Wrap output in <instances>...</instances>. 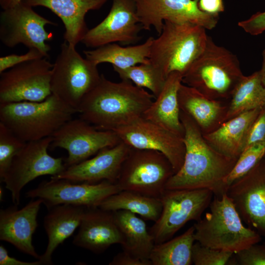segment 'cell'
<instances>
[{
    "mask_svg": "<svg viewBox=\"0 0 265 265\" xmlns=\"http://www.w3.org/2000/svg\"><path fill=\"white\" fill-rule=\"evenodd\" d=\"M26 142L0 122V178L1 181L17 153Z\"/></svg>",
    "mask_w": 265,
    "mask_h": 265,
    "instance_id": "cell-34",
    "label": "cell"
},
{
    "mask_svg": "<svg viewBox=\"0 0 265 265\" xmlns=\"http://www.w3.org/2000/svg\"><path fill=\"white\" fill-rule=\"evenodd\" d=\"M122 236L112 212L99 207L85 208L73 243L100 254L115 244H121Z\"/></svg>",
    "mask_w": 265,
    "mask_h": 265,
    "instance_id": "cell-21",
    "label": "cell"
},
{
    "mask_svg": "<svg viewBox=\"0 0 265 265\" xmlns=\"http://www.w3.org/2000/svg\"><path fill=\"white\" fill-rule=\"evenodd\" d=\"M47 57L40 50L35 48L29 49L25 54H9L0 58V73L20 64L34 59Z\"/></svg>",
    "mask_w": 265,
    "mask_h": 265,
    "instance_id": "cell-37",
    "label": "cell"
},
{
    "mask_svg": "<svg viewBox=\"0 0 265 265\" xmlns=\"http://www.w3.org/2000/svg\"><path fill=\"white\" fill-rule=\"evenodd\" d=\"M108 0H21L31 7L49 9L62 21L65 28L64 41L76 46L88 31L85 15L91 10L100 9Z\"/></svg>",
    "mask_w": 265,
    "mask_h": 265,
    "instance_id": "cell-22",
    "label": "cell"
},
{
    "mask_svg": "<svg viewBox=\"0 0 265 265\" xmlns=\"http://www.w3.org/2000/svg\"><path fill=\"white\" fill-rule=\"evenodd\" d=\"M265 105V87L259 71L248 76H244L232 93L224 122Z\"/></svg>",
    "mask_w": 265,
    "mask_h": 265,
    "instance_id": "cell-30",
    "label": "cell"
},
{
    "mask_svg": "<svg viewBox=\"0 0 265 265\" xmlns=\"http://www.w3.org/2000/svg\"><path fill=\"white\" fill-rule=\"evenodd\" d=\"M21 1V0H0V5L2 10L12 7Z\"/></svg>",
    "mask_w": 265,
    "mask_h": 265,
    "instance_id": "cell-43",
    "label": "cell"
},
{
    "mask_svg": "<svg viewBox=\"0 0 265 265\" xmlns=\"http://www.w3.org/2000/svg\"><path fill=\"white\" fill-rule=\"evenodd\" d=\"M113 68L121 80H129L138 87L148 89L155 98L161 91L166 79L150 61L125 69Z\"/></svg>",
    "mask_w": 265,
    "mask_h": 265,
    "instance_id": "cell-32",
    "label": "cell"
},
{
    "mask_svg": "<svg viewBox=\"0 0 265 265\" xmlns=\"http://www.w3.org/2000/svg\"><path fill=\"white\" fill-rule=\"evenodd\" d=\"M109 265H152L150 260L136 258L123 251L118 253L109 263Z\"/></svg>",
    "mask_w": 265,
    "mask_h": 265,
    "instance_id": "cell-40",
    "label": "cell"
},
{
    "mask_svg": "<svg viewBox=\"0 0 265 265\" xmlns=\"http://www.w3.org/2000/svg\"><path fill=\"white\" fill-rule=\"evenodd\" d=\"M226 194L243 223L265 238V157L232 183Z\"/></svg>",
    "mask_w": 265,
    "mask_h": 265,
    "instance_id": "cell-17",
    "label": "cell"
},
{
    "mask_svg": "<svg viewBox=\"0 0 265 265\" xmlns=\"http://www.w3.org/2000/svg\"><path fill=\"white\" fill-rule=\"evenodd\" d=\"M263 61L261 70L259 71L261 80L264 86L265 87V49L262 53Z\"/></svg>",
    "mask_w": 265,
    "mask_h": 265,
    "instance_id": "cell-44",
    "label": "cell"
},
{
    "mask_svg": "<svg viewBox=\"0 0 265 265\" xmlns=\"http://www.w3.org/2000/svg\"><path fill=\"white\" fill-rule=\"evenodd\" d=\"M40 260L34 262H25L12 257L2 245L0 246V265H41Z\"/></svg>",
    "mask_w": 265,
    "mask_h": 265,
    "instance_id": "cell-42",
    "label": "cell"
},
{
    "mask_svg": "<svg viewBox=\"0 0 265 265\" xmlns=\"http://www.w3.org/2000/svg\"><path fill=\"white\" fill-rule=\"evenodd\" d=\"M131 149L121 141L114 146L101 150L87 159L66 167L62 172L51 178L88 183L107 181L115 184Z\"/></svg>",
    "mask_w": 265,
    "mask_h": 265,
    "instance_id": "cell-19",
    "label": "cell"
},
{
    "mask_svg": "<svg viewBox=\"0 0 265 265\" xmlns=\"http://www.w3.org/2000/svg\"><path fill=\"white\" fill-rule=\"evenodd\" d=\"M47 25H57L21 1L0 12V40L6 47L13 48L22 44L28 49L40 50L49 57L51 48L47 42L53 38V34L46 31Z\"/></svg>",
    "mask_w": 265,
    "mask_h": 265,
    "instance_id": "cell-12",
    "label": "cell"
},
{
    "mask_svg": "<svg viewBox=\"0 0 265 265\" xmlns=\"http://www.w3.org/2000/svg\"><path fill=\"white\" fill-rule=\"evenodd\" d=\"M154 98L131 81L114 82L102 74L99 83L83 99L78 113L97 129L114 131L142 117Z\"/></svg>",
    "mask_w": 265,
    "mask_h": 265,
    "instance_id": "cell-2",
    "label": "cell"
},
{
    "mask_svg": "<svg viewBox=\"0 0 265 265\" xmlns=\"http://www.w3.org/2000/svg\"><path fill=\"white\" fill-rule=\"evenodd\" d=\"M120 191L116 184L107 181L88 183L51 178L28 191L26 196L40 199L48 209L61 204L91 208L99 207L105 200Z\"/></svg>",
    "mask_w": 265,
    "mask_h": 265,
    "instance_id": "cell-13",
    "label": "cell"
},
{
    "mask_svg": "<svg viewBox=\"0 0 265 265\" xmlns=\"http://www.w3.org/2000/svg\"><path fill=\"white\" fill-rule=\"evenodd\" d=\"M174 174L171 163L161 153L131 148L115 184L121 190L160 198Z\"/></svg>",
    "mask_w": 265,
    "mask_h": 265,
    "instance_id": "cell-8",
    "label": "cell"
},
{
    "mask_svg": "<svg viewBox=\"0 0 265 265\" xmlns=\"http://www.w3.org/2000/svg\"><path fill=\"white\" fill-rule=\"evenodd\" d=\"M262 107L244 112L223 122L214 131L203 134L204 138L222 154L238 159L245 149L251 125Z\"/></svg>",
    "mask_w": 265,
    "mask_h": 265,
    "instance_id": "cell-24",
    "label": "cell"
},
{
    "mask_svg": "<svg viewBox=\"0 0 265 265\" xmlns=\"http://www.w3.org/2000/svg\"><path fill=\"white\" fill-rule=\"evenodd\" d=\"M142 29L134 0H112L107 15L88 30L81 42L94 49L115 42L129 45L140 40Z\"/></svg>",
    "mask_w": 265,
    "mask_h": 265,
    "instance_id": "cell-18",
    "label": "cell"
},
{
    "mask_svg": "<svg viewBox=\"0 0 265 265\" xmlns=\"http://www.w3.org/2000/svg\"><path fill=\"white\" fill-rule=\"evenodd\" d=\"M154 37H149L144 43L134 46L122 47L110 43L83 51L86 58L97 65L109 63L112 67L125 69L150 62L151 47Z\"/></svg>",
    "mask_w": 265,
    "mask_h": 265,
    "instance_id": "cell-28",
    "label": "cell"
},
{
    "mask_svg": "<svg viewBox=\"0 0 265 265\" xmlns=\"http://www.w3.org/2000/svg\"><path fill=\"white\" fill-rule=\"evenodd\" d=\"M114 132L131 148L151 150L163 154L171 163L175 173L183 164L186 147L183 136L143 117Z\"/></svg>",
    "mask_w": 265,
    "mask_h": 265,
    "instance_id": "cell-15",
    "label": "cell"
},
{
    "mask_svg": "<svg viewBox=\"0 0 265 265\" xmlns=\"http://www.w3.org/2000/svg\"><path fill=\"white\" fill-rule=\"evenodd\" d=\"M238 26L252 35L261 34L265 31V11L256 13L248 19L239 22Z\"/></svg>",
    "mask_w": 265,
    "mask_h": 265,
    "instance_id": "cell-39",
    "label": "cell"
},
{
    "mask_svg": "<svg viewBox=\"0 0 265 265\" xmlns=\"http://www.w3.org/2000/svg\"><path fill=\"white\" fill-rule=\"evenodd\" d=\"M208 38L201 26L165 21L161 33L153 40L149 60L166 78L172 72L183 77L204 50Z\"/></svg>",
    "mask_w": 265,
    "mask_h": 265,
    "instance_id": "cell-6",
    "label": "cell"
},
{
    "mask_svg": "<svg viewBox=\"0 0 265 265\" xmlns=\"http://www.w3.org/2000/svg\"><path fill=\"white\" fill-rule=\"evenodd\" d=\"M112 212L122 236L121 245L123 251L136 258L150 260L155 243L144 221L136 214L127 211Z\"/></svg>",
    "mask_w": 265,
    "mask_h": 265,
    "instance_id": "cell-27",
    "label": "cell"
},
{
    "mask_svg": "<svg viewBox=\"0 0 265 265\" xmlns=\"http://www.w3.org/2000/svg\"><path fill=\"white\" fill-rule=\"evenodd\" d=\"M137 14L142 28L154 27L158 34L162 31L164 22L189 23L206 29L214 28L219 16L201 11L197 0H134Z\"/></svg>",
    "mask_w": 265,
    "mask_h": 265,
    "instance_id": "cell-16",
    "label": "cell"
},
{
    "mask_svg": "<svg viewBox=\"0 0 265 265\" xmlns=\"http://www.w3.org/2000/svg\"><path fill=\"white\" fill-rule=\"evenodd\" d=\"M52 137V147L67 152L66 167L87 159L101 150L121 141L114 131L98 129L80 118L68 121Z\"/></svg>",
    "mask_w": 265,
    "mask_h": 265,
    "instance_id": "cell-14",
    "label": "cell"
},
{
    "mask_svg": "<svg viewBox=\"0 0 265 265\" xmlns=\"http://www.w3.org/2000/svg\"><path fill=\"white\" fill-rule=\"evenodd\" d=\"M209 208L193 224L195 241L234 254L262 240L259 234L243 224L226 193L220 197L214 196Z\"/></svg>",
    "mask_w": 265,
    "mask_h": 265,
    "instance_id": "cell-3",
    "label": "cell"
},
{
    "mask_svg": "<svg viewBox=\"0 0 265 265\" xmlns=\"http://www.w3.org/2000/svg\"><path fill=\"white\" fill-rule=\"evenodd\" d=\"M183 76L172 72L167 77L164 86L143 115V117L184 136V129L180 119L178 92Z\"/></svg>",
    "mask_w": 265,
    "mask_h": 265,
    "instance_id": "cell-26",
    "label": "cell"
},
{
    "mask_svg": "<svg viewBox=\"0 0 265 265\" xmlns=\"http://www.w3.org/2000/svg\"><path fill=\"white\" fill-rule=\"evenodd\" d=\"M85 209L83 207L68 204L58 205L49 209L44 220L48 244L39 259L42 265L53 264V253L79 227Z\"/></svg>",
    "mask_w": 265,
    "mask_h": 265,
    "instance_id": "cell-25",
    "label": "cell"
},
{
    "mask_svg": "<svg viewBox=\"0 0 265 265\" xmlns=\"http://www.w3.org/2000/svg\"><path fill=\"white\" fill-rule=\"evenodd\" d=\"M36 199L20 209L12 207L0 210V239L39 260L40 255L32 244V236L38 226L37 217L43 202Z\"/></svg>",
    "mask_w": 265,
    "mask_h": 265,
    "instance_id": "cell-20",
    "label": "cell"
},
{
    "mask_svg": "<svg viewBox=\"0 0 265 265\" xmlns=\"http://www.w3.org/2000/svg\"><path fill=\"white\" fill-rule=\"evenodd\" d=\"M0 201L2 200V197H3V191L1 190V188H0Z\"/></svg>",
    "mask_w": 265,
    "mask_h": 265,
    "instance_id": "cell-45",
    "label": "cell"
},
{
    "mask_svg": "<svg viewBox=\"0 0 265 265\" xmlns=\"http://www.w3.org/2000/svg\"><path fill=\"white\" fill-rule=\"evenodd\" d=\"M186 152L183 165L167 182L165 189H208L221 197L227 190L224 180L238 159L225 156L206 140L187 115L180 110Z\"/></svg>",
    "mask_w": 265,
    "mask_h": 265,
    "instance_id": "cell-1",
    "label": "cell"
},
{
    "mask_svg": "<svg viewBox=\"0 0 265 265\" xmlns=\"http://www.w3.org/2000/svg\"><path fill=\"white\" fill-rule=\"evenodd\" d=\"M76 113L52 94L41 102L0 103V122L26 142L51 136Z\"/></svg>",
    "mask_w": 265,
    "mask_h": 265,
    "instance_id": "cell-5",
    "label": "cell"
},
{
    "mask_svg": "<svg viewBox=\"0 0 265 265\" xmlns=\"http://www.w3.org/2000/svg\"><path fill=\"white\" fill-rule=\"evenodd\" d=\"M263 142H265V105L251 125L244 150L253 145Z\"/></svg>",
    "mask_w": 265,
    "mask_h": 265,
    "instance_id": "cell-38",
    "label": "cell"
},
{
    "mask_svg": "<svg viewBox=\"0 0 265 265\" xmlns=\"http://www.w3.org/2000/svg\"><path fill=\"white\" fill-rule=\"evenodd\" d=\"M234 253L212 248L196 241L192 249V264L195 265H229Z\"/></svg>",
    "mask_w": 265,
    "mask_h": 265,
    "instance_id": "cell-35",
    "label": "cell"
},
{
    "mask_svg": "<svg viewBox=\"0 0 265 265\" xmlns=\"http://www.w3.org/2000/svg\"><path fill=\"white\" fill-rule=\"evenodd\" d=\"M195 228L190 227L174 238L155 245L149 259L152 265H190Z\"/></svg>",
    "mask_w": 265,
    "mask_h": 265,
    "instance_id": "cell-31",
    "label": "cell"
},
{
    "mask_svg": "<svg viewBox=\"0 0 265 265\" xmlns=\"http://www.w3.org/2000/svg\"><path fill=\"white\" fill-rule=\"evenodd\" d=\"M199 9L203 12L219 16L224 11L223 0H197Z\"/></svg>",
    "mask_w": 265,
    "mask_h": 265,
    "instance_id": "cell-41",
    "label": "cell"
},
{
    "mask_svg": "<svg viewBox=\"0 0 265 265\" xmlns=\"http://www.w3.org/2000/svg\"><path fill=\"white\" fill-rule=\"evenodd\" d=\"M229 265H265V241H261L234 253Z\"/></svg>",
    "mask_w": 265,
    "mask_h": 265,
    "instance_id": "cell-36",
    "label": "cell"
},
{
    "mask_svg": "<svg viewBox=\"0 0 265 265\" xmlns=\"http://www.w3.org/2000/svg\"><path fill=\"white\" fill-rule=\"evenodd\" d=\"M53 64L48 58L30 60L1 73L0 103L41 102L52 94Z\"/></svg>",
    "mask_w": 265,
    "mask_h": 265,
    "instance_id": "cell-11",
    "label": "cell"
},
{
    "mask_svg": "<svg viewBox=\"0 0 265 265\" xmlns=\"http://www.w3.org/2000/svg\"><path fill=\"white\" fill-rule=\"evenodd\" d=\"M76 46L65 41L53 63L52 94L78 111L83 99L99 83L101 75L96 64L83 58Z\"/></svg>",
    "mask_w": 265,
    "mask_h": 265,
    "instance_id": "cell-7",
    "label": "cell"
},
{
    "mask_svg": "<svg viewBox=\"0 0 265 265\" xmlns=\"http://www.w3.org/2000/svg\"><path fill=\"white\" fill-rule=\"evenodd\" d=\"M243 76L237 56L208 36L204 50L183 77L182 83L209 98L229 102Z\"/></svg>",
    "mask_w": 265,
    "mask_h": 265,
    "instance_id": "cell-4",
    "label": "cell"
},
{
    "mask_svg": "<svg viewBox=\"0 0 265 265\" xmlns=\"http://www.w3.org/2000/svg\"><path fill=\"white\" fill-rule=\"evenodd\" d=\"M265 157V142L253 145L245 149L224 180L227 189L232 183L247 173Z\"/></svg>",
    "mask_w": 265,
    "mask_h": 265,
    "instance_id": "cell-33",
    "label": "cell"
},
{
    "mask_svg": "<svg viewBox=\"0 0 265 265\" xmlns=\"http://www.w3.org/2000/svg\"><path fill=\"white\" fill-rule=\"evenodd\" d=\"M213 195L208 189H165L160 215L149 231L155 244L172 238L187 222L201 219Z\"/></svg>",
    "mask_w": 265,
    "mask_h": 265,
    "instance_id": "cell-9",
    "label": "cell"
},
{
    "mask_svg": "<svg viewBox=\"0 0 265 265\" xmlns=\"http://www.w3.org/2000/svg\"><path fill=\"white\" fill-rule=\"evenodd\" d=\"M178 99L180 110L194 121L203 134L212 132L224 122L229 102L209 98L183 83Z\"/></svg>",
    "mask_w": 265,
    "mask_h": 265,
    "instance_id": "cell-23",
    "label": "cell"
},
{
    "mask_svg": "<svg viewBox=\"0 0 265 265\" xmlns=\"http://www.w3.org/2000/svg\"><path fill=\"white\" fill-rule=\"evenodd\" d=\"M52 141L51 136L26 142L14 158L1 181L16 205L19 204L21 191L29 182L44 175H57L66 168L62 158L48 154Z\"/></svg>",
    "mask_w": 265,
    "mask_h": 265,
    "instance_id": "cell-10",
    "label": "cell"
},
{
    "mask_svg": "<svg viewBox=\"0 0 265 265\" xmlns=\"http://www.w3.org/2000/svg\"><path fill=\"white\" fill-rule=\"evenodd\" d=\"M99 207L110 212L127 211L154 222L159 219L162 211L160 198L129 190H121L109 196Z\"/></svg>",
    "mask_w": 265,
    "mask_h": 265,
    "instance_id": "cell-29",
    "label": "cell"
}]
</instances>
